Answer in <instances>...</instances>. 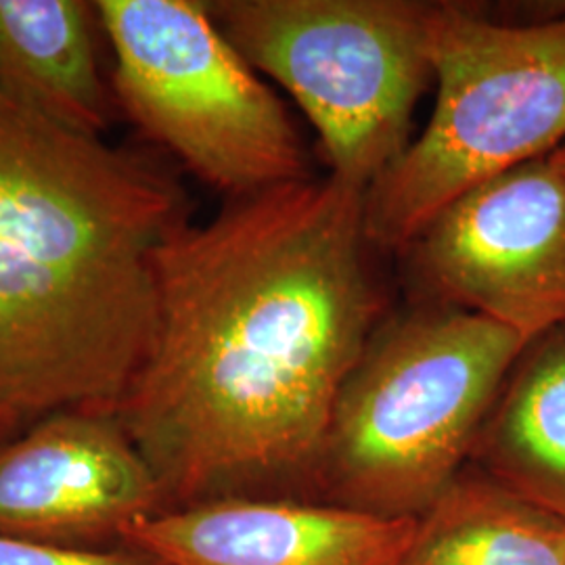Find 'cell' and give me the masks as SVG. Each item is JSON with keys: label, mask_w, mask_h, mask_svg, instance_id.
I'll list each match as a JSON object with an SVG mask.
<instances>
[{"label": "cell", "mask_w": 565, "mask_h": 565, "mask_svg": "<svg viewBox=\"0 0 565 565\" xmlns=\"http://www.w3.org/2000/svg\"><path fill=\"white\" fill-rule=\"evenodd\" d=\"M364 191L312 177L184 223L158 252V319L114 413L163 513L310 499L345 377L385 321Z\"/></svg>", "instance_id": "cell-1"}, {"label": "cell", "mask_w": 565, "mask_h": 565, "mask_svg": "<svg viewBox=\"0 0 565 565\" xmlns=\"http://www.w3.org/2000/svg\"><path fill=\"white\" fill-rule=\"evenodd\" d=\"M186 223L162 163L0 93V404L32 424L114 411L158 319V252Z\"/></svg>", "instance_id": "cell-2"}, {"label": "cell", "mask_w": 565, "mask_h": 565, "mask_svg": "<svg viewBox=\"0 0 565 565\" xmlns=\"http://www.w3.org/2000/svg\"><path fill=\"white\" fill-rule=\"evenodd\" d=\"M525 342L443 303L385 319L338 394L310 501L419 518L469 463Z\"/></svg>", "instance_id": "cell-3"}, {"label": "cell", "mask_w": 565, "mask_h": 565, "mask_svg": "<svg viewBox=\"0 0 565 565\" xmlns=\"http://www.w3.org/2000/svg\"><path fill=\"white\" fill-rule=\"evenodd\" d=\"M429 61L436 103L364 193V231L377 252H404L446 205L565 139V15L532 23L436 2Z\"/></svg>", "instance_id": "cell-4"}, {"label": "cell", "mask_w": 565, "mask_h": 565, "mask_svg": "<svg viewBox=\"0 0 565 565\" xmlns=\"http://www.w3.org/2000/svg\"><path fill=\"white\" fill-rule=\"evenodd\" d=\"M224 39L279 82L315 126L329 177L369 191L411 145L434 82L436 2L210 0Z\"/></svg>", "instance_id": "cell-5"}, {"label": "cell", "mask_w": 565, "mask_h": 565, "mask_svg": "<svg viewBox=\"0 0 565 565\" xmlns=\"http://www.w3.org/2000/svg\"><path fill=\"white\" fill-rule=\"evenodd\" d=\"M93 4L114 51L121 109L200 181L239 200L315 177L281 99L203 0Z\"/></svg>", "instance_id": "cell-6"}, {"label": "cell", "mask_w": 565, "mask_h": 565, "mask_svg": "<svg viewBox=\"0 0 565 565\" xmlns=\"http://www.w3.org/2000/svg\"><path fill=\"white\" fill-rule=\"evenodd\" d=\"M419 302L532 340L565 324V174L548 156L467 191L401 252Z\"/></svg>", "instance_id": "cell-7"}, {"label": "cell", "mask_w": 565, "mask_h": 565, "mask_svg": "<svg viewBox=\"0 0 565 565\" xmlns=\"http://www.w3.org/2000/svg\"><path fill=\"white\" fill-rule=\"evenodd\" d=\"M158 513L160 484L114 411H57L0 445V539L114 548Z\"/></svg>", "instance_id": "cell-8"}, {"label": "cell", "mask_w": 565, "mask_h": 565, "mask_svg": "<svg viewBox=\"0 0 565 565\" xmlns=\"http://www.w3.org/2000/svg\"><path fill=\"white\" fill-rule=\"evenodd\" d=\"M415 530L310 499H223L142 520L124 543L168 565H403Z\"/></svg>", "instance_id": "cell-9"}, {"label": "cell", "mask_w": 565, "mask_h": 565, "mask_svg": "<svg viewBox=\"0 0 565 565\" xmlns=\"http://www.w3.org/2000/svg\"><path fill=\"white\" fill-rule=\"evenodd\" d=\"M95 4L0 0V93L67 130L102 137L109 95L93 41Z\"/></svg>", "instance_id": "cell-10"}, {"label": "cell", "mask_w": 565, "mask_h": 565, "mask_svg": "<svg viewBox=\"0 0 565 565\" xmlns=\"http://www.w3.org/2000/svg\"><path fill=\"white\" fill-rule=\"evenodd\" d=\"M469 463L565 522V324L525 342Z\"/></svg>", "instance_id": "cell-11"}, {"label": "cell", "mask_w": 565, "mask_h": 565, "mask_svg": "<svg viewBox=\"0 0 565 565\" xmlns=\"http://www.w3.org/2000/svg\"><path fill=\"white\" fill-rule=\"evenodd\" d=\"M403 565H565V522L467 463L417 518Z\"/></svg>", "instance_id": "cell-12"}, {"label": "cell", "mask_w": 565, "mask_h": 565, "mask_svg": "<svg viewBox=\"0 0 565 565\" xmlns=\"http://www.w3.org/2000/svg\"><path fill=\"white\" fill-rule=\"evenodd\" d=\"M0 565H168L139 546L65 548L0 539Z\"/></svg>", "instance_id": "cell-13"}, {"label": "cell", "mask_w": 565, "mask_h": 565, "mask_svg": "<svg viewBox=\"0 0 565 565\" xmlns=\"http://www.w3.org/2000/svg\"><path fill=\"white\" fill-rule=\"evenodd\" d=\"M28 422L21 417L20 413H15L9 406L0 404V445L13 436H18L23 427H28Z\"/></svg>", "instance_id": "cell-14"}, {"label": "cell", "mask_w": 565, "mask_h": 565, "mask_svg": "<svg viewBox=\"0 0 565 565\" xmlns=\"http://www.w3.org/2000/svg\"><path fill=\"white\" fill-rule=\"evenodd\" d=\"M548 160H551V163H553L559 172H564L565 174V145H562L559 149H555V151L548 156Z\"/></svg>", "instance_id": "cell-15"}]
</instances>
